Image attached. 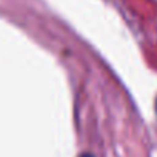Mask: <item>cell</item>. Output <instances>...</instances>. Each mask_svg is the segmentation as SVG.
<instances>
[{"instance_id": "cell-1", "label": "cell", "mask_w": 157, "mask_h": 157, "mask_svg": "<svg viewBox=\"0 0 157 157\" xmlns=\"http://www.w3.org/2000/svg\"><path fill=\"white\" fill-rule=\"evenodd\" d=\"M83 157H90V155H83Z\"/></svg>"}]
</instances>
